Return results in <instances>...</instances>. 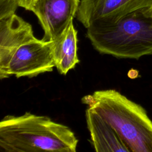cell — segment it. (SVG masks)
<instances>
[{
  "label": "cell",
  "mask_w": 152,
  "mask_h": 152,
  "mask_svg": "<svg viewBox=\"0 0 152 152\" xmlns=\"http://www.w3.org/2000/svg\"><path fill=\"white\" fill-rule=\"evenodd\" d=\"M78 140L67 126L46 116L26 112L0 122V151L75 152Z\"/></svg>",
  "instance_id": "6da1fadb"
},
{
  "label": "cell",
  "mask_w": 152,
  "mask_h": 152,
  "mask_svg": "<svg viewBox=\"0 0 152 152\" xmlns=\"http://www.w3.org/2000/svg\"><path fill=\"white\" fill-rule=\"evenodd\" d=\"M81 102L115 130L132 152H152V121L146 110L114 89L97 90Z\"/></svg>",
  "instance_id": "7a4b0ae2"
},
{
  "label": "cell",
  "mask_w": 152,
  "mask_h": 152,
  "mask_svg": "<svg viewBox=\"0 0 152 152\" xmlns=\"http://www.w3.org/2000/svg\"><path fill=\"white\" fill-rule=\"evenodd\" d=\"M149 7L134 11L111 24L90 26L87 28V37L99 53L117 58L138 59L151 55Z\"/></svg>",
  "instance_id": "3957f363"
},
{
  "label": "cell",
  "mask_w": 152,
  "mask_h": 152,
  "mask_svg": "<svg viewBox=\"0 0 152 152\" xmlns=\"http://www.w3.org/2000/svg\"><path fill=\"white\" fill-rule=\"evenodd\" d=\"M53 44L54 41L36 38L21 45L10 61L3 79L11 75L17 78H31L52 72L55 67Z\"/></svg>",
  "instance_id": "277c9868"
},
{
  "label": "cell",
  "mask_w": 152,
  "mask_h": 152,
  "mask_svg": "<svg viewBox=\"0 0 152 152\" xmlns=\"http://www.w3.org/2000/svg\"><path fill=\"white\" fill-rule=\"evenodd\" d=\"M151 4L152 0H81L75 17L86 28L111 24Z\"/></svg>",
  "instance_id": "5b68a950"
},
{
  "label": "cell",
  "mask_w": 152,
  "mask_h": 152,
  "mask_svg": "<svg viewBox=\"0 0 152 152\" xmlns=\"http://www.w3.org/2000/svg\"><path fill=\"white\" fill-rule=\"evenodd\" d=\"M80 0H37L32 11L37 17L44 31L42 39L55 41L73 23Z\"/></svg>",
  "instance_id": "8992f818"
},
{
  "label": "cell",
  "mask_w": 152,
  "mask_h": 152,
  "mask_svg": "<svg viewBox=\"0 0 152 152\" xmlns=\"http://www.w3.org/2000/svg\"><path fill=\"white\" fill-rule=\"evenodd\" d=\"M31 24L15 14L0 19V78L12 56L23 44L36 39Z\"/></svg>",
  "instance_id": "52a82bcc"
},
{
  "label": "cell",
  "mask_w": 152,
  "mask_h": 152,
  "mask_svg": "<svg viewBox=\"0 0 152 152\" xmlns=\"http://www.w3.org/2000/svg\"><path fill=\"white\" fill-rule=\"evenodd\" d=\"M87 128L91 144L97 152H130L112 126L90 108L86 110Z\"/></svg>",
  "instance_id": "ba28073f"
},
{
  "label": "cell",
  "mask_w": 152,
  "mask_h": 152,
  "mask_svg": "<svg viewBox=\"0 0 152 152\" xmlns=\"http://www.w3.org/2000/svg\"><path fill=\"white\" fill-rule=\"evenodd\" d=\"M77 43V31L73 23L59 39L54 41L53 55L55 66L61 74L66 75L79 63Z\"/></svg>",
  "instance_id": "9c48e42d"
},
{
  "label": "cell",
  "mask_w": 152,
  "mask_h": 152,
  "mask_svg": "<svg viewBox=\"0 0 152 152\" xmlns=\"http://www.w3.org/2000/svg\"><path fill=\"white\" fill-rule=\"evenodd\" d=\"M18 7L20 5L17 0H0V19L14 14Z\"/></svg>",
  "instance_id": "30bf717a"
},
{
  "label": "cell",
  "mask_w": 152,
  "mask_h": 152,
  "mask_svg": "<svg viewBox=\"0 0 152 152\" xmlns=\"http://www.w3.org/2000/svg\"><path fill=\"white\" fill-rule=\"evenodd\" d=\"M20 7L31 11L37 0H17Z\"/></svg>",
  "instance_id": "8fae6325"
},
{
  "label": "cell",
  "mask_w": 152,
  "mask_h": 152,
  "mask_svg": "<svg viewBox=\"0 0 152 152\" xmlns=\"http://www.w3.org/2000/svg\"><path fill=\"white\" fill-rule=\"evenodd\" d=\"M149 12H150L151 17H152V4H151V6L149 7Z\"/></svg>",
  "instance_id": "7c38bea8"
}]
</instances>
